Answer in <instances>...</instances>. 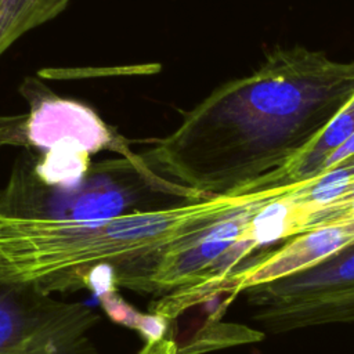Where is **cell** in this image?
Listing matches in <instances>:
<instances>
[{
    "instance_id": "8fae6325",
    "label": "cell",
    "mask_w": 354,
    "mask_h": 354,
    "mask_svg": "<svg viewBox=\"0 0 354 354\" xmlns=\"http://www.w3.org/2000/svg\"><path fill=\"white\" fill-rule=\"evenodd\" d=\"M330 324H354V289L326 301L286 310L275 319V328L281 333Z\"/></svg>"
},
{
    "instance_id": "9c48e42d",
    "label": "cell",
    "mask_w": 354,
    "mask_h": 354,
    "mask_svg": "<svg viewBox=\"0 0 354 354\" xmlns=\"http://www.w3.org/2000/svg\"><path fill=\"white\" fill-rule=\"evenodd\" d=\"M69 0H0V57L25 33L59 15Z\"/></svg>"
},
{
    "instance_id": "5bb4252c",
    "label": "cell",
    "mask_w": 354,
    "mask_h": 354,
    "mask_svg": "<svg viewBox=\"0 0 354 354\" xmlns=\"http://www.w3.org/2000/svg\"><path fill=\"white\" fill-rule=\"evenodd\" d=\"M25 119L24 115H0V148L4 145H26L25 144Z\"/></svg>"
},
{
    "instance_id": "30bf717a",
    "label": "cell",
    "mask_w": 354,
    "mask_h": 354,
    "mask_svg": "<svg viewBox=\"0 0 354 354\" xmlns=\"http://www.w3.org/2000/svg\"><path fill=\"white\" fill-rule=\"evenodd\" d=\"M33 174L46 185L71 188L87 173L91 155L72 147H54L37 158H26Z\"/></svg>"
},
{
    "instance_id": "ba28073f",
    "label": "cell",
    "mask_w": 354,
    "mask_h": 354,
    "mask_svg": "<svg viewBox=\"0 0 354 354\" xmlns=\"http://www.w3.org/2000/svg\"><path fill=\"white\" fill-rule=\"evenodd\" d=\"M354 134V97L326 124L315 140L289 165L283 171L279 184H307L319 176L325 162Z\"/></svg>"
},
{
    "instance_id": "2e32d148",
    "label": "cell",
    "mask_w": 354,
    "mask_h": 354,
    "mask_svg": "<svg viewBox=\"0 0 354 354\" xmlns=\"http://www.w3.org/2000/svg\"><path fill=\"white\" fill-rule=\"evenodd\" d=\"M137 354H177V344L170 337H162L155 342H145Z\"/></svg>"
},
{
    "instance_id": "9a60e30c",
    "label": "cell",
    "mask_w": 354,
    "mask_h": 354,
    "mask_svg": "<svg viewBox=\"0 0 354 354\" xmlns=\"http://www.w3.org/2000/svg\"><path fill=\"white\" fill-rule=\"evenodd\" d=\"M145 342H155L165 337L167 330V319L159 314H142L134 329Z\"/></svg>"
},
{
    "instance_id": "4fadbf2b",
    "label": "cell",
    "mask_w": 354,
    "mask_h": 354,
    "mask_svg": "<svg viewBox=\"0 0 354 354\" xmlns=\"http://www.w3.org/2000/svg\"><path fill=\"white\" fill-rule=\"evenodd\" d=\"M104 313L115 322L130 329H136L137 322L140 319L141 313L137 311L133 306H130L118 290L105 293L98 297Z\"/></svg>"
},
{
    "instance_id": "5b68a950",
    "label": "cell",
    "mask_w": 354,
    "mask_h": 354,
    "mask_svg": "<svg viewBox=\"0 0 354 354\" xmlns=\"http://www.w3.org/2000/svg\"><path fill=\"white\" fill-rule=\"evenodd\" d=\"M354 289V242L308 268L243 289L254 322L300 306L330 300Z\"/></svg>"
},
{
    "instance_id": "8992f818",
    "label": "cell",
    "mask_w": 354,
    "mask_h": 354,
    "mask_svg": "<svg viewBox=\"0 0 354 354\" xmlns=\"http://www.w3.org/2000/svg\"><path fill=\"white\" fill-rule=\"evenodd\" d=\"M351 242H354V216L347 214L311 227L241 272L228 274L220 281L218 289L220 292L241 293L249 286L308 268Z\"/></svg>"
},
{
    "instance_id": "52a82bcc",
    "label": "cell",
    "mask_w": 354,
    "mask_h": 354,
    "mask_svg": "<svg viewBox=\"0 0 354 354\" xmlns=\"http://www.w3.org/2000/svg\"><path fill=\"white\" fill-rule=\"evenodd\" d=\"M69 303L0 283V354H44Z\"/></svg>"
},
{
    "instance_id": "277c9868",
    "label": "cell",
    "mask_w": 354,
    "mask_h": 354,
    "mask_svg": "<svg viewBox=\"0 0 354 354\" xmlns=\"http://www.w3.org/2000/svg\"><path fill=\"white\" fill-rule=\"evenodd\" d=\"M21 93L29 104L24 127L26 145L41 152L59 145L90 155L104 149L119 155L133 152L129 142L90 106L53 94L36 79H26Z\"/></svg>"
},
{
    "instance_id": "7c38bea8",
    "label": "cell",
    "mask_w": 354,
    "mask_h": 354,
    "mask_svg": "<svg viewBox=\"0 0 354 354\" xmlns=\"http://www.w3.org/2000/svg\"><path fill=\"white\" fill-rule=\"evenodd\" d=\"M263 336V332L243 325L214 322L213 325L203 326L183 348L177 347V354H202L236 344L259 342Z\"/></svg>"
},
{
    "instance_id": "3957f363",
    "label": "cell",
    "mask_w": 354,
    "mask_h": 354,
    "mask_svg": "<svg viewBox=\"0 0 354 354\" xmlns=\"http://www.w3.org/2000/svg\"><path fill=\"white\" fill-rule=\"evenodd\" d=\"M192 201L159 178L140 153L91 162L86 176L71 188L43 184L21 158L0 189V214L22 218L95 221ZM195 201V199H194Z\"/></svg>"
},
{
    "instance_id": "6da1fadb",
    "label": "cell",
    "mask_w": 354,
    "mask_h": 354,
    "mask_svg": "<svg viewBox=\"0 0 354 354\" xmlns=\"http://www.w3.org/2000/svg\"><path fill=\"white\" fill-rule=\"evenodd\" d=\"M354 97V61L277 50L249 76L213 90L177 129L141 152L188 199L281 185L289 165Z\"/></svg>"
},
{
    "instance_id": "7a4b0ae2",
    "label": "cell",
    "mask_w": 354,
    "mask_h": 354,
    "mask_svg": "<svg viewBox=\"0 0 354 354\" xmlns=\"http://www.w3.org/2000/svg\"><path fill=\"white\" fill-rule=\"evenodd\" d=\"M250 195L183 201L108 220L66 221L0 214V283L37 292L80 290L95 266L111 267L118 288L155 293L165 250L181 235L243 206Z\"/></svg>"
}]
</instances>
